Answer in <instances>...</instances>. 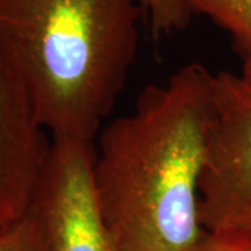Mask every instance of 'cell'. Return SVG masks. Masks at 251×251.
Masks as SVG:
<instances>
[{"label":"cell","instance_id":"obj_1","mask_svg":"<svg viewBox=\"0 0 251 251\" xmlns=\"http://www.w3.org/2000/svg\"><path fill=\"white\" fill-rule=\"evenodd\" d=\"M214 77L188 63L145 87L134 109L102 126L92 177L119 251H198L206 232L200 181L214 117Z\"/></svg>","mask_w":251,"mask_h":251},{"label":"cell","instance_id":"obj_2","mask_svg":"<svg viewBox=\"0 0 251 251\" xmlns=\"http://www.w3.org/2000/svg\"><path fill=\"white\" fill-rule=\"evenodd\" d=\"M138 0H0V66L50 138L94 143L134 63Z\"/></svg>","mask_w":251,"mask_h":251},{"label":"cell","instance_id":"obj_3","mask_svg":"<svg viewBox=\"0 0 251 251\" xmlns=\"http://www.w3.org/2000/svg\"><path fill=\"white\" fill-rule=\"evenodd\" d=\"M200 218L208 233L251 232V82L242 74L214 77Z\"/></svg>","mask_w":251,"mask_h":251},{"label":"cell","instance_id":"obj_4","mask_svg":"<svg viewBox=\"0 0 251 251\" xmlns=\"http://www.w3.org/2000/svg\"><path fill=\"white\" fill-rule=\"evenodd\" d=\"M92 163L94 143L50 138L32 204L50 251H119L99 206Z\"/></svg>","mask_w":251,"mask_h":251},{"label":"cell","instance_id":"obj_5","mask_svg":"<svg viewBox=\"0 0 251 251\" xmlns=\"http://www.w3.org/2000/svg\"><path fill=\"white\" fill-rule=\"evenodd\" d=\"M49 147L25 94L0 66V229L31 209Z\"/></svg>","mask_w":251,"mask_h":251},{"label":"cell","instance_id":"obj_6","mask_svg":"<svg viewBox=\"0 0 251 251\" xmlns=\"http://www.w3.org/2000/svg\"><path fill=\"white\" fill-rule=\"evenodd\" d=\"M193 16H205L225 29L243 60L251 59V0H184Z\"/></svg>","mask_w":251,"mask_h":251},{"label":"cell","instance_id":"obj_7","mask_svg":"<svg viewBox=\"0 0 251 251\" xmlns=\"http://www.w3.org/2000/svg\"><path fill=\"white\" fill-rule=\"evenodd\" d=\"M155 39L187 27L193 17L184 0H138Z\"/></svg>","mask_w":251,"mask_h":251},{"label":"cell","instance_id":"obj_8","mask_svg":"<svg viewBox=\"0 0 251 251\" xmlns=\"http://www.w3.org/2000/svg\"><path fill=\"white\" fill-rule=\"evenodd\" d=\"M0 251H50L42 222L32 206L20 221L0 229Z\"/></svg>","mask_w":251,"mask_h":251},{"label":"cell","instance_id":"obj_9","mask_svg":"<svg viewBox=\"0 0 251 251\" xmlns=\"http://www.w3.org/2000/svg\"><path fill=\"white\" fill-rule=\"evenodd\" d=\"M198 251H251V232L208 233Z\"/></svg>","mask_w":251,"mask_h":251},{"label":"cell","instance_id":"obj_10","mask_svg":"<svg viewBox=\"0 0 251 251\" xmlns=\"http://www.w3.org/2000/svg\"><path fill=\"white\" fill-rule=\"evenodd\" d=\"M242 75L247 81L251 82V59L247 60H243V69H242Z\"/></svg>","mask_w":251,"mask_h":251}]
</instances>
